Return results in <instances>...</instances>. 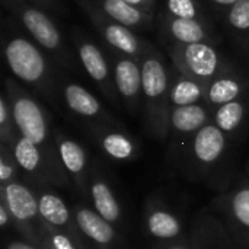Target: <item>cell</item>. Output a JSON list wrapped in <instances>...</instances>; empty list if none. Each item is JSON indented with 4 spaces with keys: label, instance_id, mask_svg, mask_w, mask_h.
Instances as JSON below:
<instances>
[{
    "label": "cell",
    "instance_id": "30bf717a",
    "mask_svg": "<svg viewBox=\"0 0 249 249\" xmlns=\"http://www.w3.org/2000/svg\"><path fill=\"white\" fill-rule=\"evenodd\" d=\"M109 63L112 67L120 99L131 114H136L140 107V102L143 101L140 61L111 48Z\"/></svg>",
    "mask_w": 249,
    "mask_h": 249
},
{
    "label": "cell",
    "instance_id": "cb8c5ba5",
    "mask_svg": "<svg viewBox=\"0 0 249 249\" xmlns=\"http://www.w3.org/2000/svg\"><path fill=\"white\" fill-rule=\"evenodd\" d=\"M146 228L149 233L159 241H172L177 239L181 233V223L178 217L169 210L158 206L147 209Z\"/></svg>",
    "mask_w": 249,
    "mask_h": 249
},
{
    "label": "cell",
    "instance_id": "74e56055",
    "mask_svg": "<svg viewBox=\"0 0 249 249\" xmlns=\"http://www.w3.org/2000/svg\"><path fill=\"white\" fill-rule=\"evenodd\" d=\"M35 1H42V3H47L48 4V0H35Z\"/></svg>",
    "mask_w": 249,
    "mask_h": 249
},
{
    "label": "cell",
    "instance_id": "d6a6232c",
    "mask_svg": "<svg viewBox=\"0 0 249 249\" xmlns=\"http://www.w3.org/2000/svg\"><path fill=\"white\" fill-rule=\"evenodd\" d=\"M124 1H127L128 4H131L137 9H142L144 12H152L153 4H155V0H124Z\"/></svg>",
    "mask_w": 249,
    "mask_h": 249
},
{
    "label": "cell",
    "instance_id": "603a6c76",
    "mask_svg": "<svg viewBox=\"0 0 249 249\" xmlns=\"http://www.w3.org/2000/svg\"><path fill=\"white\" fill-rule=\"evenodd\" d=\"M242 90H244V85L241 79L226 71L219 77H216L210 85H207L204 101L209 107L219 108L225 104L239 99Z\"/></svg>",
    "mask_w": 249,
    "mask_h": 249
},
{
    "label": "cell",
    "instance_id": "836d02e7",
    "mask_svg": "<svg viewBox=\"0 0 249 249\" xmlns=\"http://www.w3.org/2000/svg\"><path fill=\"white\" fill-rule=\"evenodd\" d=\"M6 249H38L32 245V242L26 241H9L6 244Z\"/></svg>",
    "mask_w": 249,
    "mask_h": 249
},
{
    "label": "cell",
    "instance_id": "44dd1931",
    "mask_svg": "<svg viewBox=\"0 0 249 249\" xmlns=\"http://www.w3.org/2000/svg\"><path fill=\"white\" fill-rule=\"evenodd\" d=\"M194 248L235 249L222 220L213 216H204L194 226Z\"/></svg>",
    "mask_w": 249,
    "mask_h": 249
},
{
    "label": "cell",
    "instance_id": "52a82bcc",
    "mask_svg": "<svg viewBox=\"0 0 249 249\" xmlns=\"http://www.w3.org/2000/svg\"><path fill=\"white\" fill-rule=\"evenodd\" d=\"M80 9L90 19L93 26L99 31V34L105 38L108 45L137 61L142 60L149 42L139 38L131 28L124 26L114 19H111L99 6H96L92 0H76Z\"/></svg>",
    "mask_w": 249,
    "mask_h": 249
},
{
    "label": "cell",
    "instance_id": "83f0119b",
    "mask_svg": "<svg viewBox=\"0 0 249 249\" xmlns=\"http://www.w3.org/2000/svg\"><path fill=\"white\" fill-rule=\"evenodd\" d=\"M166 12L175 18L197 19L204 22L203 10L196 0H166Z\"/></svg>",
    "mask_w": 249,
    "mask_h": 249
},
{
    "label": "cell",
    "instance_id": "ba28073f",
    "mask_svg": "<svg viewBox=\"0 0 249 249\" xmlns=\"http://www.w3.org/2000/svg\"><path fill=\"white\" fill-rule=\"evenodd\" d=\"M79 60L85 69V71L89 74V77L93 80V83L99 88V90L104 93V96L112 104H120V95L115 86V79L112 73V67L108 61V58L104 55V53L99 50V47L90 41L83 32L73 31L71 34Z\"/></svg>",
    "mask_w": 249,
    "mask_h": 249
},
{
    "label": "cell",
    "instance_id": "d590c367",
    "mask_svg": "<svg viewBox=\"0 0 249 249\" xmlns=\"http://www.w3.org/2000/svg\"><path fill=\"white\" fill-rule=\"evenodd\" d=\"M163 249H196L194 245H182V244H172V245H168L166 248Z\"/></svg>",
    "mask_w": 249,
    "mask_h": 249
},
{
    "label": "cell",
    "instance_id": "f546056e",
    "mask_svg": "<svg viewBox=\"0 0 249 249\" xmlns=\"http://www.w3.org/2000/svg\"><path fill=\"white\" fill-rule=\"evenodd\" d=\"M18 169H19V166H18V163L15 160L12 149L1 144V152H0V184L7 185V184L16 181Z\"/></svg>",
    "mask_w": 249,
    "mask_h": 249
},
{
    "label": "cell",
    "instance_id": "484cf974",
    "mask_svg": "<svg viewBox=\"0 0 249 249\" xmlns=\"http://www.w3.org/2000/svg\"><path fill=\"white\" fill-rule=\"evenodd\" d=\"M247 114V105L244 101L236 99L225 104L214 111V124L228 136L233 134L244 123Z\"/></svg>",
    "mask_w": 249,
    "mask_h": 249
},
{
    "label": "cell",
    "instance_id": "9c48e42d",
    "mask_svg": "<svg viewBox=\"0 0 249 249\" xmlns=\"http://www.w3.org/2000/svg\"><path fill=\"white\" fill-rule=\"evenodd\" d=\"M222 223L235 249H249V184H241L220 203Z\"/></svg>",
    "mask_w": 249,
    "mask_h": 249
},
{
    "label": "cell",
    "instance_id": "ac0fdd59",
    "mask_svg": "<svg viewBox=\"0 0 249 249\" xmlns=\"http://www.w3.org/2000/svg\"><path fill=\"white\" fill-rule=\"evenodd\" d=\"M63 98L67 108L86 120H109V114L104 109L101 102L83 86L69 82L63 88Z\"/></svg>",
    "mask_w": 249,
    "mask_h": 249
},
{
    "label": "cell",
    "instance_id": "1f68e13d",
    "mask_svg": "<svg viewBox=\"0 0 249 249\" xmlns=\"http://www.w3.org/2000/svg\"><path fill=\"white\" fill-rule=\"evenodd\" d=\"M10 223L13 225V219L10 216V212H9L7 206L3 201H0V228L6 229Z\"/></svg>",
    "mask_w": 249,
    "mask_h": 249
},
{
    "label": "cell",
    "instance_id": "2e32d148",
    "mask_svg": "<svg viewBox=\"0 0 249 249\" xmlns=\"http://www.w3.org/2000/svg\"><path fill=\"white\" fill-rule=\"evenodd\" d=\"M74 220L80 233H83L95 247L99 249H111L115 245L117 232L114 225L107 222L95 210L85 206H76Z\"/></svg>",
    "mask_w": 249,
    "mask_h": 249
},
{
    "label": "cell",
    "instance_id": "277c9868",
    "mask_svg": "<svg viewBox=\"0 0 249 249\" xmlns=\"http://www.w3.org/2000/svg\"><path fill=\"white\" fill-rule=\"evenodd\" d=\"M3 3L20 20L31 36L61 66L66 69H76V60L71 50L67 47L57 25L45 12L22 0H3Z\"/></svg>",
    "mask_w": 249,
    "mask_h": 249
},
{
    "label": "cell",
    "instance_id": "7c38bea8",
    "mask_svg": "<svg viewBox=\"0 0 249 249\" xmlns=\"http://www.w3.org/2000/svg\"><path fill=\"white\" fill-rule=\"evenodd\" d=\"M12 152H13L15 160H16L19 169L23 171L25 174H28L29 177L47 178V179L54 177V178H58L60 182H63V179H66L64 171L55 168L47 159V156L42 153V150L31 140L20 136L18 139L16 144L13 146Z\"/></svg>",
    "mask_w": 249,
    "mask_h": 249
},
{
    "label": "cell",
    "instance_id": "ffe728a7",
    "mask_svg": "<svg viewBox=\"0 0 249 249\" xmlns=\"http://www.w3.org/2000/svg\"><path fill=\"white\" fill-rule=\"evenodd\" d=\"M111 19L131 29H146L152 26V12H144L124 0H92Z\"/></svg>",
    "mask_w": 249,
    "mask_h": 249
},
{
    "label": "cell",
    "instance_id": "4dcf8cb0",
    "mask_svg": "<svg viewBox=\"0 0 249 249\" xmlns=\"http://www.w3.org/2000/svg\"><path fill=\"white\" fill-rule=\"evenodd\" d=\"M44 233L47 235V241L53 249H79L77 248L79 242L64 232L44 226Z\"/></svg>",
    "mask_w": 249,
    "mask_h": 249
},
{
    "label": "cell",
    "instance_id": "7402d4cb",
    "mask_svg": "<svg viewBox=\"0 0 249 249\" xmlns=\"http://www.w3.org/2000/svg\"><path fill=\"white\" fill-rule=\"evenodd\" d=\"M206 86L196 79L181 73L179 70H172V85H171V107H187L198 104L204 99Z\"/></svg>",
    "mask_w": 249,
    "mask_h": 249
},
{
    "label": "cell",
    "instance_id": "8992f818",
    "mask_svg": "<svg viewBox=\"0 0 249 249\" xmlns=\"http://www.w3.org/2000/svg\"><path fill=\"white\" fill-rule=\"evenodd\" d=\"M0 201H3L13 219V225L29 242H39L38 229L44 231L39 214V200L25 184L13 181L0 187Z\"/></svg>",
    "mask_w": 249,
    "mask_h": 249
},
{
    "label": "cell",
    "instance_id": "4fadbf2b",
    "mask_svg": "<svg viewBox=\"0 0 249 249\" xmlns=\"http://www.w3.org/2000/svg\"><path fill=\"white\" fill-rule=\"evenodd\" d=\"M54 139L57 144V155L60 158L63 169L69 174V177L73 178L79 190L86 194L90 177L88 171V156L83 146L76 140L60 134L58 131L54 133Z\"/></svg>",
    "mask_w": 249,
    "mask_h": 249
},
{
    "label": "cell",
    "instance_id": "d4e9b609",
    "mask_svg": "<svg viewBox=\"0 0 249 249\" xmlns=\"http://www.w3.org/2000/svg\"><path fill=\"white\" fill-rule=\"evenodd\" d=\"M102 150L115 160H131L137 155V146L134 140L118 130H102L98 134Z\"/></svg>",
    "mask_w": 249,
    "mask_h": 249
},
{
    "label": "cell",
    "instance_id": "f35d334b",
    "mask_svg": "<svg viewBox=\"0 0 249 249\" xmlns=\"http://www.w3.org/2000/svg\"><path fill=\"white\" fill-rule=\"evenodd\" d=\"M248 174H249V162H248Z\"/></svg>",
    "mask_w": 249,
    "mask_h": 249
},
{
    "label": "cell",
    "instance_id": "5b68a950",
    "mask_svg": "<svg viewBox=\"0 0 249 249\" xmlns=\"http://www.w3.org/2000/svg\"><path fill=\"white\" fill-rule=\"evenodd\" d=\"M166 51L177 70L196 79L206 88L216 77L226 73L219 53L210 42L166 45Z\"/></svg>",
    "mask_w": 249,
    "mask_h": 249
},
{
    "label": "cell",
    "instance_id": "f1b7e54d",
    "mask_svg": "<svg viewBox=\"0 0 249 249\" xmlns=\"http://www.w3.org/2000/svg\"><path fill=\"white\" fill-rule=\"evenodd\" d=\"M228 23L239 34H249V0H238L228 9Z\"/></svg>",
    "mask_w": 249,
    "mask_h": 249
},
{
    "label": "cell",
    "instance_id": "e575fe53",
    "mask_svg": "<svg viewBox=\"0 0 249 249\" xmlns=\"http://www.w3.org/2000/svg\"><path fill=\"white\" fill-rule=\"evenodd\" d=\"M209 1H212L213 4H216V6H219V7H231V6H233L238 0H209Z\"/></svg>",
    "mask_w": 249,
    "mask_h": 249
},
{
    "label": "cell",
    "instance_id": "3957f363",
    "mask_svg": "<svg viewBox=\"0 0 249 249\" xmlns=\"http://www.w3.org/2000/svg\"><path fill=\"white\" fill-rule=\"evenodd\" d=\"M3 51L9 70L15 77L51 96L53 69L34 42L20 35H10L3 42Z\"/></svg>",
    "mask_w": 249,
    "mask_h": 249
},
{
    "label": "cell",
    "instance_id": "5bb4252c",
    "mask_svg": "<svg viewBox=\"0 0 249 249\" xmlns=\"http://www.w3.org/2000/svg\"><path fill=\"white\" fill-rule=\"evenodd\" d=\"M188 150L198 168L209 169L223 158L226 150V134L214 123H209L194 136Z\"/></svg>",
    "mask_w": 249,
    "mask_h": 249
},
{
    "label": "cell",
    "instance_id": "4316f807",
    "mask_svg": "<svg viewBox=\"0 0 249 249\" xmlns=\"http://www.w3.org/2000/svg\"><path fill=\"white\" fill-rule=\"evenodd\" d=\"M19 137H20V134L16 128L9 99L6 96V93H3L0 96V140H1V144L13 150V146L16 144Z\"/></svg>",
    "mask_w": 249,
    "mask_h": 249
},
{
    "label": "cell",
    "instance_id": "e0dca14e",
    "mask_svg": "<svg viewBox=\"0 0 249 249\" xmlns=\"http://www.w3.org/2000/svg\"><path fill=\"white\" fill-rule=\"evenodd\" d=\"M39 214L45 228H51L60 232H64L74 238L77 242V223H73V217L66 203L53 193H42L39 197Z\"/></svg>",
    "mask_w": 249,
    "mask_h": 249
},
{
    "label": "cell",
    "instance_id": "8d00e7d4",
    "mask_svg": "<svg viewBox=\"0 0 249 249\" xmlns=\"http://www.w3.org/2000/svg\"><path fill=\"white\" fill-rule=\"evenodd\" d=\"M42 249H53L51 248V245L48 244V241H47V244L45 242H42Z\"/></svg>",
    "mask_w": 249,
    "mask_h": 249
},
{
    "label": "cell",
    "instance_id": "d6986e66",
    "mask_svg": "<svg viewBox=\"0 0 249 249\" xmlns=\"http://www.w3.org/2000/svg\"><path fill=\"white\" fill-rule=\"evenodd\" d=\"M88 193L93 206V210L102 216L111 225H117L121 220L120 203L109 187V184L101 177H90L88 184Z\"/></svg>",
    "mask_w": 249,
    "mask_h": 249
},
{
    "label": "cell",
    "instance_id": "8fae6325",
    "mask_svg": "<svg viewBox=\"0 0 249 249\" xmlns=\"http://www.w3.org/2000/svg\"><path fill=\"white\" fill-rule=\"evenodd\" d=\"M210 112L207 107L201 104L177 107L171 111L169 118V136L172 137V147L175 152L179 146L190 149L194 136L210 121Z\"/></svg>",
    "mask_w": 249,
    "mask_h": 249
},
{
    "label": "cell",
    "instance_id": "7a4b0ae2",
    "mask_svg": "<svg viewBox=\"0 0 249 249\" xmlns=\"http://www.w3.org/2000/svg\"><path fill=\"white\" fill-rule=\"evenodd\" d=\"M4 93L9 99L12 115L19 134L35 143L47 156V159L55 168L61 169L63 166L60 158L54 155L57 144L54 133H51V124L47 111L34 96H31L25 89L20 88L19 83L12 79L4 80Z\"/></svg>",
    "mask_w": 249,
    "mask_h": 249
},
{
    "label": "cell",
    "instance_id": "9a60e30c",
    "mask_svg": "<svg viewBox=\"0 0 249 249\" xmlns=\"http://www.w3.org/2000/svg\"><path fill=\"white\" fill-rule=\"evenodd\" d=\"M159 28L162 34L169 36L172 44L166 45H188L198 42H210L212 35L209 34L206 23L197 19H182L172 15H159Z\"/></svg>",
    "mask_w": 249,
    "mask_h": 249
},
{
    "label": "cell",
    "instance_id": "6da1fadb",
    "mask_svg": "<svg viewBox=\"0 0 249 249\" xmlns=\"http://www.w3.org/2000/svg\"><path fill=\"white\" fill-rule=\"evenodd\" d=\"M140 66L147 130L150 136L163 140L169 136L172 71L162 53L152 44L147 45Z\"/></svg>",
    "mask_w": 249,
    "mask_h": 249
}]
</instances>
